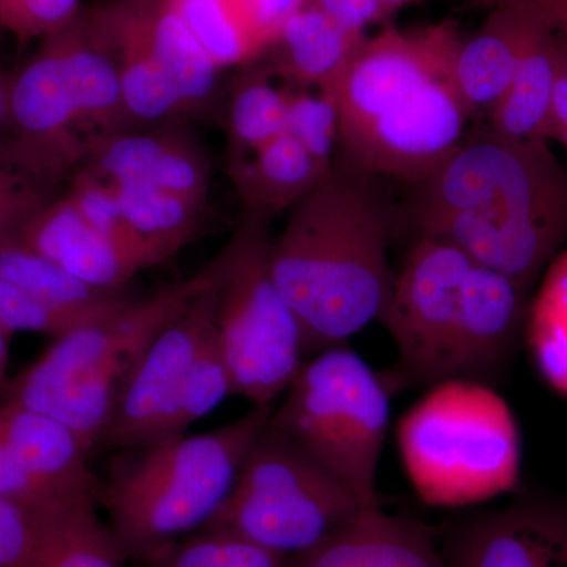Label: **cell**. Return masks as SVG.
Segmentation results:
<instances>
[{
  "label": "cell",
  "mask_w": 567,
  "mask_h": 567,
  "mask_svg": "<svg viewBox=\"0 0 567 567\" xmlns=\"http://www.w3.org/2000/svg\"><path fill=\"white\" fill-rule=\"evenodd\" d=\"M447 567H567V503L528 496L451 533Z\"/></svg>",
  "instance_id": "obj_13"
},
{
  "label": "cell",
  "mask_w": 567,
  "mask_h": 567,
  "mask_svg": "<svg viewBox=\"0 0 567 567\" xmlns=\"http://www.w3.org/2000/svg\"><path fill=\"white\" fill-rule=\"evenodd\" d=\"M244 66L234 78L227 100V163L252 155L286 130L287 87L275 84L262 62Z\"/></svg>",
  "instance_id": "obj_25"
},
{
  "label": "cell",
  "mask_w": 567,
  "mask_h": 567,
  "mask_svg": "<svg viewBox=\"0 0 567 567\" xmlns=\"http://www.w3.org/2000/svg\"><path fill=\"white\" fill-rule=\"evenodd\" d=\"M306 6L315 7L352 35H365V29L393 14L383 0H308Z\"/></svg>",
  "instance_id": "obj_40"
},
{
  "label": "cell",
  "mask_w": 567,
  "mask_h": 567,
  "mask_svg": "<svg viewBox=\"0 0 567 567\" xmlns=\"http://www.w3.org/2000/svg\"><path fill=\"white\" fill-rule=\"evenodd\" d=\"M213 334L212 276L210 284L159 328L130 368L102 445L115 451L136 450L178 436L183 394L194 364Z\"/></svg>",
  "instance_id": "obj_11"
},
{
  "label": "cell",
  "mask_w": 567,
  "mask_h": 567,
  "mask_svg": "<svg viewBox=\"0 0 567 567\" xmlns=\"http://www.w3.org/2000/svg\"><path fill=\"white\" fill-rule=\"evenodd\" d=\"M133 6L153 55L181 96L188 118L218 117L223 70L189 31L175 0H133Z\"/></svg>",
  "instance_id": "obj_22"
},
{
  "label": "cell",
  "mask_w": 567,
  "mask_h": 567,
  "mask_svg": "<svg viewBox=\"0 0 567 567\" xmlns=\"http://www.w3.org/2000/svg\"><path fill=\"white\" fill-rule=\"evenodd\" d=\"M364 507L371 506L268 423L204 529L233 533L289 561Z\"/></svg>",
  "instance_id": "obj_10"
},
{
  "label": "cell",
  "mask_w": 567,
  "mask_h": 567,
  "mask_svg": "<svg viewBox=\"0 0 567 567\" xmlns=\"http://www.w3.org/2000/svg\"><path fill=\"white\" fill-rule=\"evenodd\" d=\"M524 336L537 372L567 399V248L548 265L529 300Z\"/></svg>",
  "instance_id": "obj_27"
},
{
  "label": "cell",
  "mask_w": 567,
  "mask_h": 567,
  "mask_svg": "<svg viewBox=\"0 0 567 567\" xmlns=\"http://www.w3.org/2000/svg\"><path fill=\"white\" fill-rule=\"evenodd\" d=\"M175 6L219 70L248 65L264 54L226 0H175Z\"/></svg>",
  "instance_id": "obj_30"
},
{
  "label": "cell",
  "mask_w": 567,
  "mask_h": 567,
  "mask_svg": "<svg viewBox=\"0 0 567 567\" xmlns=\"http://www.w3.org/2000/svg\"><path fill=\"white\" fill-rule=\"evenodd\" d=\"M557 61L558 35L548 28L525 55L502 99L487 115L492 132L511 140L547 141Z\"/></svg>",
  "instance_id": "obj_24"
},
{
  "label": "cell",
  "mask_w": 567,
  "mask_h": 567,
  "mask_svg": "<svg viewBox=\"0 0 567 567\" xmlns=\"http://www.w3.org/2000/svg\"><path fill=\"white\" fill-rule=\"evenodd\" d=\"M212 281L210 268L164 287L118 315L54 339L47 352L10 379L0 401H13L66 425L82 447L102 445L130 368L171 317Z\"/></svg>",
  "instance_id": "obj_6"
},
{
  "label": "cell",
  "mask_w": 567,
  "mask_h": 567,
  "mask_svg": "<svg viewBox=\"0 0 567 567\" xmlns=\"http://www.w3.org/2000/svg\"><path fill=\"white\" fill-rule=\"evenodd\" d=\"M0 279L55 305L117 309L132 303L123 290L89 286L18 238L0 244Z\"/></svg>",
  "instance_id": "obj_28"
},
{
  "label": "cell",
  "mask_w": 567,
  "mask_h": 567,
  "mask_svg": "<svg viewBox=\"0 0 567 567\" xmlns=\"http://www.w3.org/2000/svg\"><path fill=\"white\" fill-rule=\"evenodd\" d=\"M284 133L311 156L323 174L330 173L338 155L339 142L338 104L334 96L287 87Z\"/></svg>",
  "instance_id": "obj_33"
},
{
  "label": "cell",
  "mask_w": 567,
  "mask_h": 567,
  "mask_svg": "<svg viewBox=\"0 0 567 567\" xmlns=\"http://www.w3.org/2000/svg\"><path fill=\"white\" fill-rule=\"evenodd\" d=\"M268 224L241 215L212 260L215 330L234 395L275 405L306 361L303 331L270 267Z\"/></svg>",
  "instance_id": "obj_9"
},
{
  "label": "cell",
  "mask_w": 567,
  "mask_h": 567,
  "mask_svg": "<svg viewBox=\"0 0 567 567\" xmlns=\"http://www.w3.org/2000/svg\"><path fill=\"white\" fill-rule=\"evenodd\" d=\"M551 31L567 40V0H528Z\"/></svg>",
  "instance_id": "obj_42"
},
{
  "label": "cell",
  "mask_w": 567,
  "mask_h": 567,
  "mask_svg": "<svg viewBox=\"0 0 567 567\" xmlns=\"http://www.w3.org/2000/svg\"><path fill=\"white\" fill-rule=\"evenodd\" d=\"M82 132L69 82L51 37L10 74L9 115L0 164L55 194L84 162Z\"/></svg>",
  "instance_id": "obj_12"
},
{
  "label": "cell",
  "mask_w": 567,
  "mask_h": 567,
  "mask_svg": "<svg viewBox=\"0 0 567 567\" xmlns=\"http://www.w3.org/2000/svg\"><path fill=\"white\" fill-rule=\"evenodd\" d=\"M398 445L410 483L431 506L487 502L513 491L520 475L516 417L483 383L429 388L399 421Z\"/></svg>",
  "instance_id": "obj_7"
},
{
  "label": "cell",
  "mask_w": 567,
  "mask_h": 567,
  "mask_svg": "<svg viewBox=\"0 0 567 567\" xmlns=\"http://www.w3.org/2000/svg\"><path fill=\"white\" fill-rule=\"evenodd\" d=\"M58 48L81 128L87 136L132 132L137 128L111 52L92 28L84 10L61 31L50 35Z\"/></svg>",
  "instance_id": "obj_20"
},
{
  "label": "cell",
  "mask_w": 567,
  "mask_h": 567,
  "mask_svg": "<svg viewBox=\"0 0 567 567\" xmlns=\"http://www.w3.org/2000/svg\"><path fill=\"white\" fill-rule=\"evenodd\" d=\"M404 218L532 292L567 244V167L547 141L486 125L413 185Z\"/></svg>",
  "instance_id": "obj_1"
},
{
  "label": "cell",
  "mask_w": 567,
  "mask_h": 567,
  "mask_svg": "<svg viewBox=\"0 0 567 567\" xmlns=\"http://www.w3.org/2000/svg\"><path fill=\"white\" fill-rule=\"evenodd\" d=\"M547 29L528 0H495L483 28L457 52L456 84L472 118H487Z\"/></svg>",
  "instance_id": "obj_15"
},
{
  "label": "cell",
  "mask_w": 567,
  "mask_h": 567,
  "mask_svg": "<svg viewBox=\"0 0 567 567\" xmlns=\"http://www.w3.org/2000/svg\"><path fill=\"white\" fill-rule=\"evenodd\" d=\"M111 185L133 233L162 262L181 251L199 233L207 203L153 186Z\"/></svg>",
  "instance_id": "obj_26"
},
{
  "label": "cell",
  "mask_w": 567,
  "mask_h": 567,
  "mask_svg": "<svg viewBox=\"0 0 567 567\" xmlns=\"http://www.w3.org/2000/svg\"><path fill=\"white\" fill-rule=\"evenodd\" d=\"M561 144L565 145V147L567 148V136L566 137H563L561 140Z\"/></svg>",
  "instance_id": "obj_47"
},
{
  "label": "cell",
  "mask_w": 567,
  "mask_h": 567,
  "mask_svg": "<svg viewBox=\"0 0 567 567\" xmlns=\"http://www.w3.org/2000/svg\"><path fill=\"white\" fill-rule=\"evenodd\" d=\"M415 2V0H383V3L390 9L391 11L399 10L401 7L409 6V3Z\"/></svg>",
  "instance_id": "obj_45"
},
{
  "label": "cell",
  "mask_w": 567,
  "mask_h": 567,
  "mask_svg": "<svg viewBox=\"0 0 567 567\" xmlns=\"http://www.w3.org/2000/svg\"><path fill=\"white\" fill-rule=\"evenodd\" d=\"M557 33V32H555ZM558 35V33H557ZM567 136V40L558 35V61L551 89L547 141L561 142Z\"/></svg>",
  "instance_id": "obj_41"
},
{
  "label": "cell",
  "mask_w": 567,
  "mask_h": 567,
  "mask_svg": "<svg viewBox=\"0 0 567 567\" xmlns=\"http://www.w3.org/2000/svg\"><path fill=\"white\" fill-rule=\"evenodd\" d=\"M226 2L265 52L274 43L286 21L298 10L303 9L308 0H226Z\"/></svg>",
  "instance_id": "obj_39"
},
{
  "label": "cell",
  "mask_w": 567,
  "mask_h": 567,
  "mask_svg": "<svg viewBox=\"0 0 567 567\" xmlns=\"http://www.w3.org/2000/svg\"><path fill=\"white\" fill-rule=\"evenodd\" d=\"M275 405L252 406L203 434L117 451L100 484L99 502L122 554L158 557L177 537L207 527Z\"/></svg>",
  "instance_id": "obj_5"
},
{
  "label": "cell",
  "mask_w": 567,
  "mask_h": 567,
  "mask_svg": "<svg viewBox=\"0 0 567 567\" xmlns=\"http://www.w3.org/2000/svg\"><path fill=\"white\" fill-rule=\"evenodd\" d=\"M0 498L20 507L40 525L50 524L71 511L84 505H66L58 496L40 486L11 453L6 440L0 435Z\"/></svg>",
  "instance_id": "obj_36"
},
{
  "label": "cell",
  "mask_w": 567,
  "mask_h": 567,
  "mask_svg": "<svg viewBox=\"0 0 567 567\" xmlns=\"http://www.w3.org/2000/svg\"><path fill=\"white\" fill-rule=\"evenodd\" d=\"M0 435L40 484L66 505L99 502L87 451L66 425L13 401H0Z\"/></svg>",
  "instance_id": "obj_18"
},
{
  "label": "cell",
  "mask_w": 567,
  "mask_h": 567,
  "mask_svg": "<svg viewBox=\"0 0 567 567\" xmlns=\"http://www.w3.org/2000/svg\"><path fill=\"white\" fill-rule=\"evenodd\" d=\"M270 424L317 464L380 506L377 481L390 429V388L354 350L330 347L306 360Z\"/></svg>",
  "instance_id": "obj_8"
},
{
  "label": "cell",
  "mask_w": 567,
  "mask_h": 567,
  "mask_svg": "<svg viewBox=\"0 0 567 567\" xmlns=\"http://www.w3.org/2000/svg\"><path fill=\"white\" fill-rule=\"evenodd\" d=\"M82 10L114 59L137 128L188 118L181 96L153 55L133 0H103Z\"/></svg>",
  "instance_id": "obj_16"
},
{
  "label": "cell",
  "mask_w": 567,
  "mask_h": 567,
  "mask_svg": "<svg viewBox=\"0 0 567 567\" xmlns=\"http://www.w3.org/2000/svg\"><path fill=\"white\" fill-rule=\"evenodd\" d=\"M82 169L111 183L153 186L207 203L212 163L181 122L91 137Z\"/></svg>",
  "instance_id": "obj_14"
},
{
  "label": "cell",
  "mask_w": 567,
  "mask_h": 567,
  "mask_svg": "<svg viewBox=\"0 0 567 567\" xmlns=\"http://www.w3.org/2000/svg\"><path fill=\"white\" fill-rule=\"evenodd\" d=\"M10 339L6 328L0 324V399L9 383V360H10Z\"/></svg>",
  "instance_id": "obj_43"
},
{
  "label": "cell",
  "mask_w": 567,
  "mask_h": 567,
  "mask_svg": "<svg viewBox=\"0 0 567 567\" xmlns=\"http://www.w3.org/2000/svg\"><path fill=\"white\" fill-rule=\"evenodd\" d=\"M484 3H487V6H494L495 0H483Z\"/></svg>",
  "instance_id": "obj_46"
},
{
  "label": "cell",
  "mask_w": 567,
  "mask_h": 567,
  "mask_svg": "<svg viewBox=\"0 0 567 567\" xmlns=\"http://www.w3.org/2000/svg\"><path fill=\"white\" fill-rule=\"evenodd\" d=\"M18 240L99 289L123 290L144 270L121 246L99 233L65 193L44 205Z\"/></svg>",
  "instance_id": "obj_19"
},
{
  "label": "cell",
  "mask_w": 567,
  "mask_h": 567,
  "mask_svg": "<svg viewBox=\"0 0 567 567\" xmlns=\"http://www.w3.org/2000/svg\"><path fill=\"white\" fill-rule=\"evenodd\" d=\"M365 39L368 35L342 31L315 7L305 6L286 21L257 61L286 81L287 87L323 92L336 99L347 66Z\"/></svg>",
  "instance_id": "obj_21"
},
{
  "label": "cell",
  "mask_w": 567,
  "mask_h": 567,
  "mask_svg": "<svg viewBox=\"0 0 567 567\" xmlns=\"http://www.w3.org/2000/svg\"><path fill=\"white\" fill-rule=\"evenodd\" d=\"M123 558L92 503L43 525L28 567H122Z\"/></svg>",
  "instance_id": "obj_29"
},
{
  "label": "cell",
  "mask_w": 567,
  "mask_h": 567,
  "mask_svg": "<svg viewBox=\"0 0 567 567\" xmlns=\"http://www.w3.org/2000/svg\"><path fill=\"white\" fill-rule=\"evenodd\" d=\"M292 210L271 244L270 267L312 357L382 319L395 275L390 248L404 215L385 178L338 155Z\"/></svg>",
  "instance_id": "obj_2"
},
{
  "label": "cell",
  "mask_w": 567,
  "mask_h": 567,
  "mask_svg": "<svg viewBox=\"0 0 567 567\" xmlns=\"http://www.w3.org/2000/svg\"><path fill=\"white\" fill-rule=\"evenodd\" d=\"M54 197V193L0 164V244L20 237L33 216Z\"/></svg>",
  "instance_id": "obj_37"
},
{
  "label": "cell",
  "mask_w": 567,
  "mask_h": 567,
  "mask_svg": "<svg viewBox=\"0 0 567 567\" xmlns=\"http://www.w3.org/2000/svg\"><path fill=\"white\" fill-rule=\"evenodd\" d=\"M289 567H447L434 533L421 522L364 507Z\"/></svg>",
  "instance_id": "obj_17"
},
{
  "label": "cell",
  "mask_w": 567,
  "mask_h": 567,
  "mask_svg": "<svg viewBox=\"0 0 567 567\" xmlns=\"http://www.w3.org/2000/svg\"><path fill=\"white\" fill-rule=\"evenodd\" d=\"M65 194L99 233L121 246L123 251L128 252L142 265L144 270L163 264L133 233L123 215L117 193L110 182L102 181L80 167L70 178Z\"/></svg>",
  "instance_id": "obj_32"
},
{
  "label": "cell",
  "mask_w": 567,
  "mask_h": 567,
  "mask_svg": "<svg viewBox=\"0 0 567 567\" xmlns=\"http://www.w3.org/2000/svg\"><path fill=\"white\" fill-rule=\"evenodd\" d=\"M9 81L10 74L0 70V147L6 140L7 115H9Z\"/></svg>",
  "instance_id": "obj_44"
},
{
  "label": "cell",
  "mask_w": 567,
  "mask_h": 567,
  "mask_svg": "<svg viewBox=\"0 0 567 567\" xmlns=\"http://www.w3.org/2000/svg\"><path fill=\"white\" fill-rule=\"evenodd\" d=\"M80 11V0H0V31L28 44L61 31Z\"/></svg>",
  "instance_id": "obj_35"
},
{
  "label": "cell",
  "mask_w": 567,
  "mask_h": 567,
  "mask_svg": "<svg viewBox=\"0 0 567 567\" xmlns=\"http://www.w3.org/2000/svg\"><path fill=\"white\" fill-rule=\"evenodd\" d=\"M39 522L0 498V567H28L41 536Z\"/></svg>",
  "instance_id": "obj_38"
},
{
  "label": "cell",
  "mask_w": 567,
  "mask_h": 567,
  "mask_svg": "<svg viewBox=\"0 0 567 567\" xmlns=\"http://www.w3.org/2000/svg\"><path fill=\"white\" fill-rule=\"evenodd\" d=\"M130 305L117 309L55 305L0 279V324L10 336L39 333L62 338L84 324L118 315Z\"/></svg>",
  "instance_id": "obj_31"
},
{
  "label": "cell",
  "mask_w": 567,
  "mask_h": 567,
  "mask_svg": "<svg viewBox=\"0 0 567 567\" xmlns=\"http://www.w3.org/2000/svg\"><path fill=\"white\" fill-rule=\"evenodd\" d=\"M529 293L456 246L416 237L380 319L398 350L382 375L391 394L451 380L503 383L524 336Z\"/></svg>",
  "instance_id": "obj_4"
},
{
  "label": "cell",
  "mask_w": 567,
  "mask_h": 567,
  "mask_svg": "<svg viewBox=\"0 0 567 567\" xmlns=\"http://www.w3.org/2000/svg\"><path fill=\"white\" fill-rule=\"evenodd\" d=\"M454 22L386 29L354 52L336 91L338 156L377 177L424 182L466 136Z\"/></svg>",
  "instance_id": "obj_3"
},
{
  "label": "cell",
  "mask_w": 567,
  "mask_h": 567,
  "mask_svg": "<svg viewBox=\"0 0 567 567\" xmlns=\"http://www.w3.org/2000/svg\"><path fill=\"white\" fill-rule=\"evenodd\" d=\"M227 173L240 200L241 215L267 223L297 207L327 175L286 133L252 155L227 163Z\"/></svg>",
  "instance_id": "obj_23"
},
{
  "label": "cell",
  "mask_w": 567,
  "mask_h": 567,
  "mask_svg": "<svg viewBox=\"0 0 567 567\" xmlns=\"http://www.w3.org/2000/svg\"><path fill=\"white\" fill-rule=\"evenodd\" d=\"M156 567H282L284 559L244 537L204 529L177 547L158 555Z\"/></svg>",
  "instance_id": "obj_34"
}]
</instances>
